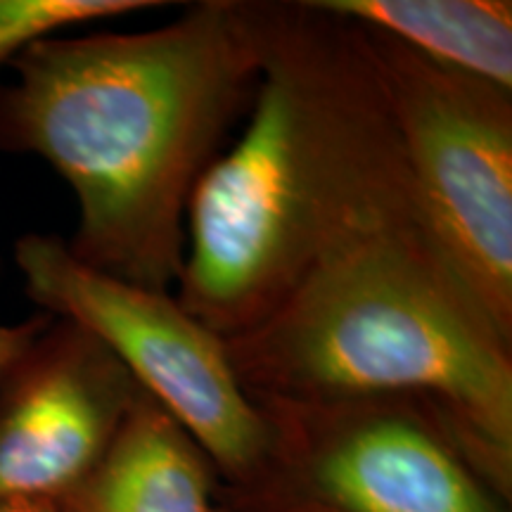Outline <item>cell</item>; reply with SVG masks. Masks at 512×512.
<instances>
[{
    "label": "cell",
    "mask_w": 512,
    "mask_h": 512,
    "mask_svg": "<svg viewBox=\"0 0 512 512\" xmlns=\"http://www.w3.org/2000/svg\"><path fill=\"white\" fill-rule=\"evenodd\" d=\"M0 512H67L57 501H5Z\"/></svg>",
    "instance_id": "cell-13"
},
{
    "label": "cell",
    "mask_w": 512,
    "mask_h": 512,
    "mask_svg": "<svg viewBox=\"0 0 512 512\" xmlns=\"http://www.w3.org/2000/svg\"><path fill=\"white\" fill-rule=\"evenodd\" d=\"M143 389L72 320L0 370V503L60 501L105 456Z\"/></svg>",
    "instance_id": "cell-7"
},
{
    "label": "cell",
    "mask_w": 512,
    "mask_h": 512,
    "mask_svg": "<svg viewBox=\"0 0 512 512\" xmlns=\"http://www.w3.org/2000/svg\"><path fill=\"white\" fill-rule=\"evenodd\" d=\"M264 69L240 138L192 188L178 304L221 339L259 328L311 254L304 107L275 0H261Z\"/></svg>",
    "instance_id": "cell-3"
},
{
    "label": "cell",
    "mask_w": 512,
    "mask_h": 512,
    "mask_svg": "<svg viewBox=\"0 0 512 512\" xmlns=\"http://www.w3.org/2000/svg\"><path fill=\"white\" fill-rule=\"evenodd\" d=\"M356 27L382 31L427 60L512 91L510 0H313Z\"/></svg>",
    "instance_id": "cell-9"
},
{
    "label": "cell",
    "mask_w": 512,
    "mask_h": 512,
    "mask_svg": "<svg viewBox=\"0 0 512 512\" xmlns=\"http://www.w3.org/2000/svg\"><path fill=\"white\" fill-rule=\"evenodd\" d=\"M252 401L273 463L266 489L245 498L313 512H510L439 415L411 396Z\"/></svg>",
    "instance_id": "cell-6"
},
{
    "label": "cell",
    "mask_w": 512,
    "mask_h": 512,
    "mask_svg": "<svg viewBox=\"0 0 512 512\" xmlns=\"http://www.w3.org/2000/svg\"><path fill=\"white\" fill-rule=\"evenodd\" d=\"M304 107L311 254L259 328L226 339L252 399L422 401L512 503V342L427 219L361 31L275 0Z\"/></svg>",
    "instance_id": "cell-1"
},
{
    "label": "cell",
    "mask_w": 512,
    "mask_h": 512,
    "mask_svg": "<svg viewBox=\"0 0 512 512\" xmlns=\"http://www.w3.org/2000/svg\"><path fill=\"white\" fill-rule=\"evenodd\" d=\"M261 0H200L143 31L48 36L0 83V152L64 178L81 264L171 292L192 188L252 107L264 69Z\"/></svg>",
    "instance_id": "cell-2"
},
{
    "label": "cell",
    "mask_w": 512,
    "mask_h": 512,
    "mask_svg": "<svg viewBox=\"0 0 512 512\" xmlns=\"http://www.w3.org/2000/svg\"><path fill=\"white\" fill-rule=\"evenodd\" d=\"M157 0H0V69L41 38L91 27L133 12L164 8Z\"/></svg>",
    "instance_id": "cell-10"
},
{
    "label": "cell",
    "mask_w": 512,
    "mask_h": 512,
    "mask_svg": "<svg viewBox=\"0 0 512 512\" xmlns=\"http://www.w3.org/2000/svg\"><path fill=\"white\" fill-rule=\"evenodd\" d=\"M15 264L41 313L93 332L207 453L223 489L240 496L266 489L271 430L235 375L226 339L204 328L171 292L95 271L55 235H22Z\"/></svg>",
    "instance_id": "cell-4"
},
{
    "label": "cell",
    "mask_w": 512,
    "mask_h": 512,
    "mask_svg": "<svg viewBox=\"0 0 512 512\" xmlns=\"http://www.w3.org/2000/svg\"><path fill=\"white\" fill-rule=\"evenodd\" d=\"M50 320H53V316H48V313H36V316L22 320V323H0V370L15 361L34 342L38 332L48 328Z\"/></svg>",
    "instance_id": "cell-11"
},
{
    "label": "cell",
    "mask_w": 512,
    "mask_h": 512,
    "mask_svg": "<svg viewBox=\"0 0 512 512\" xmlns=\"http://www.w3.org/2000/svg\"><path fill=\"white\" fill-rule=\"evenodd\" d=\"M304 510H306V508H304ZM311 512H313V510H311Z\"/></svg>",
    "instance_id": "cell-14"
},
{
    "label": "cell",
    "mask_w": 512,
    "mask_h": 512,
    "mask_svg": "<svg viewBox=\"0 0 512 512\" xmlns=\"http://www.w3.org/2000/svg\"><path fill=\"white\" fill-rule=\"evenodd\" d=\"M356 29L422 209L512 342V91L441 67L382 31Z\"/></svg>",
    "instance_id": "cell-5"
},
{
    "label": "cell",
    "mask_w": 512,
    "mask_h": 512,
    "mask_svg": "<svg viewBox=\"0 0 512 512\" xmlns=\"http://www.w3.org/2000/svg\"><path fill=\"white\" fill-rule=\"evenodd\" d=\"M219 486L197 441L140 392L105 456L57 503L67 512H211Z\"/></svg>",
    "instance_id": "cell-8"
},
{
    "label": "cell",
    "mask_w": 512,
    "mask_h": 512,
    "mask_svg": "<svg viewBox=\"0 0 512 512\" xmlns=\"http://www.w3.org/2000/svg\"><path fill=\"white\" fill-rule=\"evenodd\" d=\"M211 512H311L304 508H294V505H278V503H264V501H252V498L238 496L233 491L219 486L216 491L214 510Z\"/></svg>",
    "instance_id": "cell-12"
}]
</instances>
